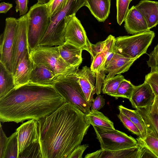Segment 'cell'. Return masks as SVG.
<instances>
[{"label":"cell","instance_id":"obj_32","mask_svg":"<svg viewBox=\"0 0 158 158\" xmlns=\"http://www.w3.org/2000/svg\"><path fill=\"white\" fill-rule=\"evenodd\" d=\"M138 143L148 149L156 158H158V139L150 135L136 139Z\"/></svg>","mask_w":158,"mask_h":158},{"label":"cell","instance_id":"obj_44","mask_svg":"<svg viewBox=\"0 0 158 158\" xmlns=\"http://www.w3.org/2000/svg\"><path fill=\"white\" fill-rule=\"evenodd\" d=\"M101 149L98 150L91 153L87 154L85 158H99Z\"/></svg>","mask_w":158,"mask_h":158},{"label":"cell","instance_id":"obj_16","mask_svg":"<svg viewBox=\"0 0 158 158\" xmlns=\"http://www.w3.org/2000/svg\"><path fill=\"white\" fill-rule=\"evenodd\" d=\"M79 82L85 96L87 100L91 107L94 99V95L96 93L94 85L96 75L90 68L84 66L77 73Z\"/></svg>","mask_w":158,"mask_h":158},{"label":"cell","instance_id":"obj_6","mask_svg":"<svg viewBox=\"0 0 158 158\" xmlns=\"http://www.w3.org/2000/svg\"><path fill=\"white\" fill-rule=\"evenodd\" d=\"M150 30L132 35L115 38L114 51L129 58H139L147 52L155 36Z\"/></svg>","mask_w":158,"mask_h":158},{"label":"cell","instance_id":"obj_23","mask_svg":"<svg viewBox=\"0 0 158 158\" xmlns=\"http://www.w3.org/2000/svg\"><path fill=\"white\" fill-rule=\"evenodd\" d=\"M111 0H85V6L99 22H103L110 13Z\"/></svg>","mask_w":158,"mask_h":158},{"label":"cell","instance_id":"obj_7","mask_svg":"<svg viewBox=\"0 0 158 158\" xmlns=\"http://www.w3.org/2000/svg\"><path fill=\"white\" fill-rule=\"evenodd\" d=\"M54 86L66 103L72 104L86 115L89 113L91 106L80 85L77 73L59 79Z\"/></svg>","mask_w":158,"mask_h":158},{"label":"cell","instance_id":"obj_19","mask_svg":"<svg viewBox=\"0 0 158 158\" xmlns=\"http://www.w3.org/2000/svg\"><path fill=\"white\" fill-rule=\"evenodd\" d=\"M143 121L147 135L158 139V114L152 107V105L135 110Z\"/></svg>","mask_w":158,"mask_h":158},{"label":"cell","instance_id":"obj_18","mask_svg":"<svg viewBox=\"0 0 158 158\" xmlns=\"http://www.w3.org/2000/svg\"><path fill=\"white\" fill-rule=\"evenodd\" d=\"M138 58H127L120 54L114 53L106 69V73H108V74L105 81H107L116 75L127 72Z\"/></svg>","mask_w":158,"mask_h":158},{"label":"cell","instance_id":"obj_1","mask_svg":"<svg viewBox=\"0 0 158 158\" xmlns=\"http://www.w3.org/2000/svg\"><path fill=\"white\" fill-rule=\"evenodd\" d=\"M37 122L43 158H69L91 125L86 115L66 102Z\"/></svg>","mask_w":158,"mask_h":158},{"label":"cell","instance_id":"obj_10","mask_svg":"<svg viewBox=\"0 0 158 158\" xmlns=\"http://www.w3.org/2000/svg\"><path fill=\"white\" fill-rule=\"evenodd\" d=\"M64 36L66 42L88 51L92 55V43L81 22L76 17V14L67 17Z\"/></svg>","mask_w":158,"mask_h":158},{"label":"cell","instance_id":"obj_48","mask_svg":"<svg viewBox=\"0 0 158 158\" xmlns=\"http://www.w3.org/2000/svg\"></svg>","mask_w":158,"mask_h":158},{"label":"cell","instance_id":"obj_40","mask_svg":"<svg viewBox=\"0 0 158 158\" xmlns=\"http://www.w3.org/2000/svg\"><path fill=\"white\" fill-rule=\"evenodd\" d=\"M106 42V40L99 41L95 44H91L92 55V60L98 53L101 52L104 48Z\"/></svg>","mask_w":158,"mask_h":158},{"label":"cell","instance_id":"obj_3","mask_svg":"<svg viewBox=\"0 0 158 158\" xmlns=\"http://www.w3.org/2000/svg\"><path fill=\"white\" fill-rule=\"evenodd\" d=\"M85 0H68L66 4L51 18L47 30L39 46H60L65 42V31L67 17L76 14L85 6Z\"/></svg>","mask_w":158,"mask_h":158},{"label":"cell","instance_id":"obj_14","mask_svg":"<svg viewBox=\"0 0 158 158\" xmlns=\"http://www.w3.org/2000/svg\"><path fill=\"white\" fill-rule=\"evenodd\" d=\"M156 95L150 85L146 81L142 84L135 86L129 100L132 107L136 109L152 105Z\"/></svg>","mask_w":158,"mask_h":158},{"label":"cell","instance_id":"obj_37","mask_svg":"<svg viewBox=\"0 0 158 158\" xmlns=\"http://www.w3.org/2000/svg\"><path fill=\"white\" fill-rule=\"evenodd\" d=\"M144 81L150 85L155 95L158 96V74L149 73L146 75Z\"/></svg>","mask_w":158,"mask_h":158},{"label":"cell","instance_id":"obj_47","mask_svg":"<svg viewBox=\"0 0 158 158\" xmlns=\"http://www.w3.org/2000/svg\"><path fill=\"white\" fill-rule=\"evenodd\" d=\"M132 0H130V2H131Z\"/></svg>","mask_w":158,"mask_h":158},{"label":"cell","instance_id":"obj_33","mask_svg":"<svg viewBox=\"0 0 158 158\" xmlns=\"http://www.w3.org/2000/svg\"><path fill=\"white\" fill-rule=\"evenodd\" d=\"M130 0H116V19L118 24L121 25L124 22L129 10Z\"/></svg>","mask_w":158,"mask_h":158},{"label":"cell","instance_id":"obj_15","mask_svg":"<svg viewBox=\"0 0 158 158\" xmlns=\"http://www.w3.org/2000/svg\"><path fill=\"white\" fill-rule=\"evenodd\" d=\"M124 22L126 31L131 34L134 35L150 30L144 17L135 6H132L129 9Z\"/></svg>","mask_w":158,"mask_h":158},{"label":"cell","instance_id":"obj_39","mask_svg":"<svg viewBox=\"0 0 158 158\" xmlns=\"http://www.w3.org/2000/svg\"><path fill=\"white\" fill-rule=\"evenodd\" d=\"M105 100L103 96L98 95L92 102L91 107V110L98 111L105 105Z\"/></svg>","mask_w":158,"mask_h":158},{"label":"cell","instance_id":"obj_17","mask_svg":"<svg viewBox=\"0 0 158 158\" xmlns=\"http://www.w3.org/2000/svg\"><path fill=\"white\" fill-rule=\"evenodd\" d=\"M34 64L27 48L21 58L14 75L15 88L29 82Z\"/></svg>","mask_w":158,"mask_h":158},{"label":"cell","instance_id":"obj_22","mask_svg":"<svg viewBox=\"0 0 158 158\" xmlns=\"http://www.w3.org/2000/svg\"><path fill=\"white\" fill-rule=\"evenodd\" d=\"M135 6L144 17L149 30L158 24V1L141 0Z\"/></svg>","mask_w":158,"mask_h":158},{"label":"cell","instance_id":"obj_20","mask_svg":"<svg viewBox=\"0 0 158 158\" xmlns=\"http://www.w3.org/2000/svg\"><path fill=\"white\" fill-rule=\"evenodd\" d=\"M101 149L99 158H145L146 148L138 143L133 147L114 151Z\"/></svg>","mask_w":158,"mask_h":158},{"label":"cell","instance_id":"obj_34","mask_svg":"<svg viewBox=\"0 0 158 158\" xmlns=\"http://www.w3.org/2000/svg\"><path fill=\"white\" fill-rule=\"evenodd\" d=\"M118 117L126 128L133 134L141 138L140 132L137 127L126 116L120 112Z\"/></svg>","mask_w":158,"mask_h":158},{"label":"cell","instance_id":"obj_43","mask_svg":"<svg viewBox=\"0 0 158 158\" xmlns=\"http://www.w3.org/2000/svg\"><path fill=\"white\" fill-rule=\"evenodd\" d=\"M13 7L12 4L2 2L0 4V13H6Z\"/></svg>","mask_w":158,"mask_h":158},{"label":"cell","instance_id":"obj_13","mask_svg":"<svg viewBox=\"0 0 158 158\" xmlns=\"http://www.w3.org/2000/svg\"><path fill=\"white\" fill-rule=\"evenodd\" d=\"M16 132L19 156L30 144L39 139L38 122L35 120L31 119L23 123L16 129Z\"/></svg>","mask_w":158,"mask_h":158},{"label":"cell","instance_id":"obj_41","mask_svg":"<svg viewBox=\"0 0 158 158\" xmlns=\"http://www.w3.org/2000/svg\"><path fill=\"white\" fill-rule=\"evenodd\" d=\"M0 158H3L8 138L6 135L0 125Z\"/></svg>","mask_w":158,"mask_h":158},{"label":"cell","instance_id":"obj_2","mask_svg":"<svg viewBox=\"0 0 158 158\" xmlns=\"http://www.w3.org/2000/svg\"><path fill=\"white\" fill-rule=\"evenodd\" d=\"M65 101L53 86L29 82L0 99V121L17 123L38 121L56 111Z\"/></svg>","mask_w":158,"mask_h":158},{"label":"cell","instance_id":"obj_30","mask_svg":"<svg viewBox=\"0 0 158 158\" xmlns=\"http://www.w3.org/2000/svg\"><path fill=\"white\" fill-rule=\"evenodd\" d=\"M43 158L39 139L30 144L19 155L18 158Z\"/></svg>","mask_w":158,"mask_h":158},{"label":"cell","instance_id":"obj_45","mask_svg":"<svg viewBox=\"0 0 158 158\" xmlns=\"http://www.w3.org/2000/svg\"><path fill=\"white\" fill-rule=\"evenodd\" d=\"M152 107L158 114V96H156L154 101L152 105Z\"/></svg>","mask_w":158,"mask_h":158},{"label":"cell","instance_id":"obj_24","mask_svg":"<svg viewBox=\"0 0 158 158\" xmlns=\"http://www.w3.org/2000/svg\"><path fill=\"white\" fill-rule=\"evenodd\" d=\"M59 48L61 56L67 63L79 66L82 61L81 48L66 42Z\"/></svg>","mask_w":158,"mask_h":158},{"label":"cell","instance_id":"obj_35","mask_svg":"<svg viewBox=\"0 0 158 158\" xmlns=\"http://www.w3.org/2000/svg\"><path fill=\"white\" fill-rule=\"evenodd\" d=\"M68 0H51L46 4L51 18L62 8Z\"/></svg>","mask_w":158,"mask_h":158},{"label":"cell","instance_id":"obj_12","mask_svg":"<svg viewBox=\"0 0 158 158\" xmlns=\"http://www.w3.org/2000/svg\"><path fill=\"white\" fill-rule=\"evenodd\" d=\"M115 38L112 35H109L106 39L105 46L100 53H98L92 60L90 66L92 71L96 75V93L97 95L101 92L103 85L106 74L105 64L107 57L110 51L114 48Z\"/></svg>","mask_w":158,"mask_h":158},{"label":"cell","instance_id":"obj_42","mask_svg":"<svg viewBox=\"0 0 158 158\" xmlns=\"http://www.w3.org/2000/svg\"><path fill=\"white\" fill-rule=\"evenodd\" d=\"M88 147L89 145L87 144L80 145L73 152L69 158H82L84 152Z\"/></svg>","mask_w":158,"mask_h":158},{"label":"cell","instance_id":"obj_11","mask_svg":"<svg viewBox=\"0 0 158 158\" xmlns=\"http://www.w3.org/2000/svg\"><path fill=\"white\" fill-rule=\"evenodd\" d=\"M27 13L18 19V23L12 52V73L14 75L19 60L28 48Z\"/></svg>","mask_w":158,"mask_h":158},{"label":"cell","instance_id":"obj_29","mask_svg":"<svg viewBox=\"0 0 158 158\" xmlns=\"http://www.w3.org/2000/svg\"><path fill=\"white\" fill-rule=\"evenodd\" d=\"M18 141L15 131L8 137L3 158H18Z\"/></svg>","mask_w":158,"mask_h":158},{"label":"cell","instance_id":"obj_26","mask_svg":"<svg viewBox=\"0 0 158 158\" xmlns=\"http://www.w3.org/2000/svg\"><path fill=\"white\" fill-rule=\"evenodd\" d=\"M86 116L93 126L115 129L113 123L100 112L91 110L89 113Z\"/></svg>","mask_w":158,"mask_h":158},{"label":"cell","instance_id":"obj_4","mask_svg":"<svg viewBox=\"0 0 158 158\" xmlns=\"http://www.w3.org/2000/svg\"><path fill=\"white\" fill-rule=\"evenodd\" d=\"M30 56L33 64L46 67L59 79L68 75L76 73L79 66H72L61 56L59 46H39L32 51Z\"/></svg>","mask_w":158,"mask_h":158},{"label":"cell","instance_id":"obj_38","mask_svg":"<svg viewBox=\"0 0 158 158\" xmlns=\"http://www.w3.org/2000/svg\"><path fill=\"white\" fill-rule=\"evenodd\" d=\"M15 2L16 12L19 11L20 16H23L26 14L28 10V0H16Z\"/></svg>","mask_w":158,"mask_h":158},{"label":"cell","instance_id":"obj_31","mask_svg":"<svg viewBox=\"0 0 158 158\" xmlns=\"http://www.w3.org/2000/svg\"><path fill=\"white\" fill-rule=\"evenodd\" d=\"M135 85L125 79L120 84L116 94L113 96L116 99L119 98L130 99L134 89Z\"/></svg>","mask_w":158,"mask_h":158},{"label":"cell","instance_id":"obj_25","mask_svg":"<svg viewBox=\"0 0 158 158\" xmlns=\"http://www.w3.org/2000/svg\"><path fill=\"white\" fill-rule=\"evenodd\" d=\"M14 75L0 62V99L15 88Z\"/></svg>","mask_w":158,"mask_h":158},{"label":"cell","instance_id":"obj_9","mask_svg":"<svg viewBox=\"0 0 158 158\" xmlns=\"http://www.w3.org/2000/svg\"><path fill=\"white\" fill-rule=\"evenodd\" d=\"M17 23L18 19L12 17L6 18L4 30L0 37V62L12 73V52Z\"/></svg>","mask_w":158,"mask_h":158},{"label":"cell","instance_id":"obj_21","mask_svg":"<svg viewBox=\"0 0 158 158\" xmlns=\"http://www.w3.org/2000/svg\"><path fill=\"white\" fill-rule=\"evenodd\" d=\"M58 80L55 74L46 67L34 64L29 82L42 85L54 86Z\"/></svg>","mask_w":158,"mask_h":158},{"label":"cell","instance_id":"obj_36","mask_svg":"<svg viewBox=\"0 0 158 158\" xmlns=\"http://www.w3.org/2000/svg\"><path fill=\"white\" fill-rule=\"evenodd\" d=\"M148 55L149 58L147 62L148 66L151 68L150 73L158 74V44Z\"/></svg>","mask_w":158,"mask_h":158},{"label":"cell","instance_id":"obj_5","mask_svg":"<svg viewBox=\"0 0 158 158\" xmlns=\"http://www.w3.org/2000/svg\"><path fill=\"white\" fill-rule=\"evenodd\" d=\"M28 50L30 54L39 46L49 26L51 17L46 4L38 2L27 12Z\"/></svg>","mask_w":158,"mask_h":158},{"label":"cell","instance_id":"obj_46","mask_svg":"<svg viewBox=\"0 0 158 158\" xmlns=\"http://www.w3.org/2000/svg\"><path fill=\"white\" fill-rule=\"evenodd\" d=\"M37 2L41 4H46L51 0H37Z\"/></svg>","mask_w":158,"mask_h":158},{"label":"cell","instance_id":"obj_27","mask_svg":"<svg viewBox=\"0 0 158 158\" xmlns=\"http://www.w3.org/2000/svg\"><path fill=\"white\" fill-rule=\"evenodd\" d=\"M120 112L128 117L138 127L141 134V138H144L147 135L144 123L135 110L127 108L122 105L118 106Z\"/></svg>","mask_w":158,"mask_h":158},{"label":"cell","instance_id":"obj_8","mask_svg":"<svg viewBox=\"0 0 158 158\" xmlns=\"http://www.w3.org/2000/svg\"><path fill=\"white\" fill-rule=\"evenodd\" d=\"M101 149L114 151L135 147L138 142L133 137L115 129L93 126Z\"/></svg>","mask_w":158,"mask_h":158},{"label":"cell","instance_id":"obj_28","mask_svg":"<svg viewBox=\"0 0 158 158\" xmlns=\"http://www.w3.org/2000/svg\"><path fill=\"white\" fill-rule=\"evenodd\" d=\"M124 79V76L119 74L105 81L102 89L103 93L113 97L116 94L121 82Z\"/></svg>","mask_w":158,"mask_h":158}]
</instances>
